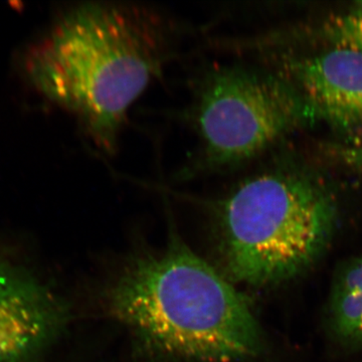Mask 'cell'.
Masks as SVG:
<instances>
[{
  "instance_id": "cell-1",
  "label": "cell",
  "mask_w": 362,
  "mask_h": 362,
  "mask_svg": "<svg viewBox=\"0 0 362 362\" xmlns=\"http://www.w3.org/2000/svg\"><path fill=\"white\" fill-rule=\"evenodd\" d=\"M170 33L152 9L83 4L33 49L26 75L40 94L78 117L98 148L112 154L131 106L168 61Z\"/></svg>"
},
{
  "instance_id": "cell-2",
  "label": "cell",
  "mask_w": 362,
  "mask_h": 362,
  "mask_svg": "<svg viewBox=\"0 0 362 362\" xmlns=\"http://www.w3.org/2000/svg\"><path fill=\"white\" fill-rule=\"evenodd\" d=\"M105 302L114 319L163 356L237 362L262 349L247 297L177 240L133 259L107 289Z\"/></svg>"
},
{
  "instance_id": "cell-3",
  "label": "cell",
  "mask_w": 362,
  "mask_h": 362,
  "mask_svg": "<svg viewBox=\"0 0 362 362\" xmlns=\"http://www.w3.org/2000/svg\"><path fill=\"white\" fill-rule=\"evenodd\" d=\"M214 209L226 277L251 286L279 284L308 270L329 246L337 223L332 194L288 169L240 180Z\"/></svg>"
},
{
  "instance_id": "cell-4",
  "label": "cell",
  "mask_w": 362,
  "mask_h": 362,
  "mask_svg": "<svg viewBox=\"0 0 362 362\" xmlns=\"http://www.w3.org/2000/svg\"><path fill=\"white\" fill-rule=\"evenodd\" d=\"M190 116L199 144L187 176L239 168L316 121L286 76L235 63L202 74Z\"/></svg>"
},
{
  "instance_id": "cell-5",
  "label": "cell",
  "mask_w": 362,
  "mask_h": 362,
  "mask_svg": "<svg viewBox=\"0 0 362 362\" xmlns=\"http://www.w3.org/2000/svg\"><path fill=\"white\" fill-rule=\"evenodd\" d=\"M66 318L65 304L47 285L0 265V362H35Z\"/></svg>"
},
{
  "instance_id": "cell-6",
  "label": "cell",
  "mask_w": 362,
  "mask_h": 362,
  "mask_svg": "<svg viewBox=\"0 0 362 362\" xmlns=\"http://www.w3.org/2000/svg\"><path fill=\"white\" fill-rule=\"evenodd\" d=\"M288 71L316 120L344 133L362 131V52L335 47L292 62Z\"/></svg>"
},
{
  "instance_id": "cell-7",
  "label": "cell",
  "mask_w": 362,
  "mask_h": 362,
  "mask_svg": "<svg viewBox=\"0 0 362 362\" xmlns=\"http://www.w3.org/2000/svg\"><path fill=\"white\" fill-rule=\"evenodd\" d=\"M330 323L340 341L362 347V254L342 266L333 282Z\"/></svg>"
},
{
  "instance_id": "cell-8",
  "label": "cell",
  "mask_w": 362,
  "mask_h": 362,
  "mask_svg": "<svg viewBox=\"0 0 362 362\" xmlns=\"http://www.w3.org/2000/svg\"><path fill=\"white\" fill-rule=\"evenodd\" d=\"M327 33L335 47L362 52V13L337 18L328 26Z\"/></svg>"
},
{
  "instance_id": "cell-9",
  "label": "cell",
  "mask_w": 362,
  "mask_h": 362,
  "mask_svg": "<svg viewBox=\"0 0 362 362\" xmlns=\"http://www.w3.org/2000/svg\"><path fill=\"white\" fill-rule=\"evenodd\" d=\"M331 153L347 168L362 171V145L331 147Z\"/></svg>"
},
{
  "instance_id": "cell-10",
  "label": "cell",
  "mask_w": 362,
  "mask_h": 362,
  "mask_svg": "<svg viewBox=\"0 0 362 362\" xmlns=\"http://www.w3.org/2000/svg\"><path fill=\"white\" fill-rule=\"evenodd\" d=\"M359 6H361V8H362V1L361 2H359Z\"/></svg>"
},
{
  "instance_id": "cell-11",
  "label": "cell",
  "mask_w": 362,
  "mask_h": 362,
  "mask_svg": "<svg viewBox=\"0 0 362 362\" xmlns=\"http://www.w3.org/2000/svg\"><path fill=\"white\" fill-rule=\"evenodd\" d=\"M1 264H2V263H1V259H0V265H1Z\"/></svg>"
}]
</instances>
